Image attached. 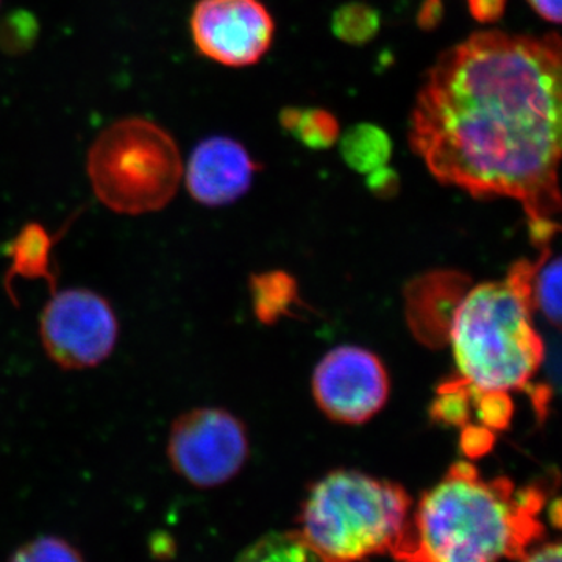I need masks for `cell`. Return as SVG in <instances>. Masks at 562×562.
<instances>
[{
  "label": "cell",
  "instance_id": "cell-1",
  "mask_svg": "<svg viewBox=\"0 0 562 562\" xmlns=\"http://www.w3.org/2000/svg\"><path fill=\"white\" fill-rule=\"evenodd\" d=\"M561 63L558 35L475 33L432 66L409 135L441 183L519 202L543 246L561 210Z\"/></svg>",
  "mask_w": 562,
  "mask_h": 562
},
{
  "label": "cell",
  "instance_id": "cell-16",
  "mask_svg": "<svg viewBox=\"0 0 562 562\" xmlns=\"http://www.w3.org/2000/svg\"><path fill=\"white\" fill-rule=\"evenodd\" d=\"M238 562H322L301 532H273L246 550Z\"/></svg>",
  "mask_w": 562,
  "mask_h": 562
},
{
  "label": "cell",
  "instance_id": "cell-24",
  "mask_svg": "<svg viewBox=\"0 0 562 562\" xmlns=\"http://www.w3.org/2000/svg\"><path fill=\"white\" fill-rule=\"evenodd\" d=\"M524 562H561V546L558 542L539 547L522 558Z\"/></svg>",
  "mask_w": 562,
  "mask_h": 562
},
{
  "label": "cell",
  "instance_id": "cell-7",
  "mask_svg": "<svg viewBox=\"0 0 562 562\" xmlns=\"http://www.w3.org/2000/svg\"><path fill=\"white\" fill-rule=\"evenodd\" d=\"M249 435L227 409L203 406L180 414L169 431L173 472L195 487H217L235 479L249 458Z\"/></svg>",
  "mask_w": 562,
  "mask_h": 562
},
{
  "label": "cell",
  "instance_id": "cell-23",
  "mask_svg": "<svg viewBox=\"0 0 562 562\" xmlns=\"http://www.w3.org/2000/svg\"><path fill=\"white\" fill-rule=\"evenodd\" d=\"M536 13L541 14L543 20L560 24L561 0H528Z\"/></svg>",
  "mask_w": 562,
  "mask_h": 562
},
{
  "label": "cell",
  "instance_id": "cell-17",
  "mask_svg": "<svg viewBox=\"0 0 562 562\" xmlns=\"http://www.w3.org/2000/svg\"><path fill=\"white\" fill-rule=\"evenodd\" d=\"M380 31V16L371 7L347 3L333 16V32L351 44L368 43Z\"/></svg>",
  "mask_w": 562,
  "mask_h": 562
},
{
  "label": "cell",
  "instance_id": "cell-2",
  "mask_svg": "<svg viewBox=\"0 0 562 562\" xmlns=\"http://www.w3.org/2000/svg\"><path fill=\"white\" fill-rule=\"evenodd\" d=\"M546 495L512 480H486L471 462H454L422 495L390 550L398 562H505L522 560L543 535Z\"/></svg>",
  "mask_w": 562,
  "mask_h": 562
},
{
  "label": "cell",
  "instance_id": "cell-25",
  "mask_svg": "<svg viewBox=\"0 0 562 562\" xmlns=\"http://www.w3.org/2000/svg\"><path fill=\"white\" fill-rule=\"evenodd\" d=\"M438 14H441V9H439V0H428L425 3L424 11H422V22L425 25L435 24L438 21Z\"/></svg>",
  "mask_w": 562,
  "mask_h": 562
},
{
  "label": "cell",
  "instance_id": "cell-8",
  "mask_svg": "<svg viewBox=\"0 0 562 562\" xmlns=\"http://www.w3.org/2000/svg\"><path fill=\"white\" fill-rule=\"evenodd\" d=\"M390 390L382 360L361 347H336L313 373L314 401L325 416L339 424L371 420L386 405Z\"/></svg>",
  "mask_w": 562,
  "mask_h": 562
},
{
  "label": "cell",
  "instance_id": "cell-3",
  "mask_svg": "<svg viewBox=\"0 0 562 562\" xmlns=\"http://www.w3.org/2000/svg\"><path fill=\"white\" fill-rule=\"evenodd\" d=\"M458 383L473 402L484 395H512L530 386L543 361V342L532 310L512 277L469 291L450 319Z\"/></svg>",
  "mask_w": 562,
  "mask_h": 562
},
{
  "label": "cell",
  "instance_id": "cell-5",
  "mask_svg": "<svg viewBox=\"0 0 562 562\" xmlns=\"http://www.w3.org/2000/svg\"><path fill=\"white\" fill-rule=\"evenodd\" d=\"M87 169L95 198L128 216L165 209L183 177L176 139L144 117H127L105 128L88 151Z\"/></svg>",
  "mask_w": 562,
  "mask_h": 562
},
{
  "label": "cell",
  "instance_id": "cell-15",
  "mask_svg": "<svg viewBox=\"0 0 562 562\" xmlns=\"http://www.w3.org/2000/svg\"><path fill=\"white\" fill-rule=\"evenodd\" d=\"M281 124L312 149H327L339 136L338 121L324 110L288 109L281 113Z\"/></svg>",
  "mask_w": 562,
  "mask_h": 562
},
{
  "label": "cell",
  "instance_id": "cell-19",
  "mask_svg": "<svg viewBox=\"0 0 562 562\" xmlns=\"http://www.w3.org/2000/svg\"><path fill=\"white\" fill-rule=\"evenodd\" d=\"M11 562H83L80 553L55 536H43L25 543L11 558Z\"/></svg>",
  "mask_w": 562,
  "mask_h": 562
},
{
  "label": "cell",
  "instance_id": "cell-20",
  "mask_svg": "<svg viewBox=\"0 0 562 562\" xmlns=\"http://www.w3.org/2000/svg\"><path fill=\"white\" fill-rule=\"evenodd\" d=\"M494 441V432L482 427V425L471 424L462 428L461 447L468 457H483V454L490 452Z\"/></svg>",
  "mask_w": 562,
  "mask_h": 562
},
{
  "label": "cell",
  "instance_id": "cell-11",
  "mask_svg": "<svg viewBox=\"0 0 562 562\" xmlns=\"http://www.w3.org/2000/svg\"><path fill=\"white\" fill-rule=\"evenodd\" d=\"M63 235L65 231L54 235L40 222H27L3 247V255L10 260L3 288L14 306H18V295L14 294L13 286L18 279L43 280L49 286L50 294L57 291L58 273L55 269L54 249Z\"/></svg>",
  "mask_w": 562,
  "mask_h": 562
},
{
  "label": "cell",
  "instance_id": "cell-4",
  "mask_svg": "<svg viewBox=\"0 0 562 562\" xmlns=\"http://www.w3.org/2000/svg\"><path fill=\"white\" fill-rule=\"evenodd\" d=\"M409 512L412 498L398 484L336 471L310 491L299 532L322 562H361L390 552Z\"/></svg>",
  "mask_w": 562,
  "mask_h": 562
},
{
  "label": "cell",
  "instance_id": "cell-10",
  "mask_svg": "<svg viewBox=\"0 0 562 562\" xmlns=\"http://www.w3.org/2000/svg\"><path fill=\"white\" fill-rule=\"evenodd\" d=\"M257 165L238 140L214 136L202 140L190 157L187 187L205 206H224L249 191Z\"/></svg>",
  "mask_w": 562,
  "mask_h": 562
},
{
  "label": "cell",
  "instance_id": "cell-14",
  "mask_svg": "<svg viewBox=\"0 0 562 562\" xmlns=\"http://www.w3.org/2000/svg\"><path fill=\"white\" fill-rule=\"evenodd\" d=\"M392 143L383 128L372 124L351 127L341 139L344 160L355 171L369 173L390 161Z\"/></svg>",
  "mask_w": 562,
  "mask_h": 562
},
{
  "label": "cell",
  "instance_id": "cell-12",
  "mask_svg": "<svg viewBox=\"0 0 562 562\" xmlns=\"http://www.w3.org/2000/svg\"><path fill=\"white\" fill-rule=\"evenodd\" d=\"M509 277L522 288L532 312L541 313L554 327L561 324V258L549 244L535 262L514 265Z\"/></svg>",
  "mask_w": 562,
  "mask_h": 562
},
{
  "label": "cell",
  "instance_id": "cell-13",
  "mask_svg": "<svg viewBox=\"0 0 562 562\" xmlns=\"http://www.w3.org/2000/svg\"><path fill=\"white\" fill-rule=\"evenodd\" d=\"M251 305L262 324L288 316L299 302L297 283L284 272H265L250 279Z\"/></svg>",
  "mask_w": 562,
  "mask_h": 562
},
{
  "label": "cell",
  "instance_id": "cell-18",
  "mask_svg": "<svg viewBox=\"0 0 562 562\" xmlns=\"http://www.w3.org/2000/svg\"><path fill=\"white\" fill-rule=\"evenodd\" d=\"M38 38V21L29 11H11L0 22V50L20 55L31 50Z\"/></svg>",
  "mask_w": 562,
  "mask_h": 562
},
{
  "label": "cell",
  "instance_id": "cell-21",
  "mask_svg": "<svg viewBox=\"0 0 562 562\" xmlns=\"http://www.w3.org/2000/svg\"><path fill=\"white\" fill-rule=\"evenodd\" d=\"M475 20L480 22H494L505 11L506 0H468Z\"/></svg>",
  "mask_w": 562,
  "mask_h": 562
},
{
  "label": "cell",
  "instance_id": "cell-9",
  "mask_svg": "<svg viewBox=\"0 0 562 562\" xmlns=\"http://www.w3.org/2000/svg\"><path fill=\"white\" fill-rule=\"evenodd\" d=\"M273 21L258 0H199L191 14L195 47L210 60L241 68L271 47Z\"/></svg>",
  "mask_w": 562,
  "mask_h": 562
},
{
  "label": "cell",
  "instance_id": "cell-6",
  "mask_svg": "<svg viewBox=\"0 0 562 562\" xmlns=\"http://www.w3.org/2000/svg\"><path fill=\"white\" fill-rule=\"evenodd\" d=\"M120 338L116 312L99 292H52L40 316V339L49 360L65 371H85L109 360Z\"/></svg>",
  "mask_w": 562,
  "mask_h": 562
},
{
  "label": "cell",
  "instance_id": "cell-22",
  "mask_svg": "<svg viewBox=\"0 0 562 562\" xmlns=\"http://www.w3.org/2000/svg\"><path fill=\"white\" fill-rule=\"evenodd\" d=\"M368 183L376 194H390V191H394L397 188V176H395L394 171L387 169L386 166H382V168L369 172Z\"/></svg>",
  "mask_w": 562,
  "mask_h": 562
}]
</instances>
